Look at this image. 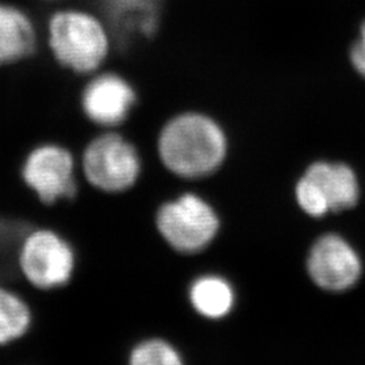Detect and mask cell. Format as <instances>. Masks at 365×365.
I'll return each mask as SVG.
<instances>
[{
  "mask_svg": "<svg viewBox=\"0 0 365 365\" xmlns=\"http://www.w3.org/2000/svg\"><path fill=\"white\" fill-rule=\"evenodd\" d=\"M235 289L221 276L196 279L190 288V302L197 313L209 319H221L233 310Z\"/></svg>",
  "mask_w": 365,
  "mask_h": 365,
  "instance_id": "cell-12",
  "label": "cell"
},
{
  "mask_svg": "<svg viewBox=\"0 0 365 365\" xmlns=\"http://www.w3.org/2000/svg\"><path fill=\"white\" fill-rule=\"evenodd\" d=\"M22 178L46 205L58 199H72L78 194L75 160L69 150L58 145L36 148L24 164Z\"/></svg>",
  "mask_w": 365,
  "mask_h": 365,
  "instance_id": "cell-6",
  "label": "cell"
},
{
  "mask_svg": "<svg viewBox=\"0 0 365 365\" xmlns=\"http://www.w3.org/2000/svg\"><path fill=\"white\" fill-rule=\"evenodd\" d=\"M83 170L95 188L105 192H123L138 180L141 158L125 137L107 133L86 148Z\"/></svg>",
  "mask_w": 365,
  "mask_h": 365,
  "instance_id": "cell-4",
  "label": "cell"
},
{
  "mask_svg": "<svg viewBox=\"0 0 365 365\" xmlns=\"http://www.w3.org/2000/svg\"><path fill=\"white\" fill-rule=\"evenodd\" d=\"M156 223L160 235L170 247L187 255L207 248L221 225L215 210L194 194H184L163 205Z\"/></svg>",
  "mask_w": 365,
  "mask_h": 365,
  "instance_id": "cell-3",
  "label": "cell"
},
{
  "mask_svg": "<svg viewBox=\"0 0 365 365\" xmlns=\"http://www.w3.org/2000/svg\"><path fill=\"white\" fill-rule=\"evenodd\" d=\"M351 60L354 69L365 78V21L360 29V37L353 45Z\"/></svg>",
  "mask_w": 365,
  "mask_h": 365,
  "instance_id": "cell-17",
  "label": "cell"
},
{
  "mask_svg": "<svg viewBox=\"0 0 365 365\" xmlns=\"http://www.w3.org/2000/svg\"><path fill=\"white\" fill-rule=\"evenodd\" d=\"M133 365H180L182 356L163 339H148L137 345L130 353Z\"/></svg>",
  "mask_w": 365,
  "mask_h": 365,
  "instance_id": "cell-15",
  "label": "cell"
},
{
  "mask_svg": "<svg viewBox=\"0 0 365 365\" xmlns=\"http://www.w3.org/2000/svg\"><path fill=\"white\" fill-rule=\"evenodd\" d=\"M29 233L25 222L0 220V282L19 271V252Z\"/></svg>",
  "mask_w": 365,
  "mask_h": 365,
  "instance_id": "cell-14",
  "label": "cell"
},
{
  "mask_svg": "<svg viewBox=\"0 0 365 365\" xmlns=\"http://www.w3.org/2000/svg\"><path fill=\"white\" fill-rule=\"evenodd\" d=\"M36 30L22 10L0 3V66L16 63L36 52Z\"/></svg>",
  "mask_w": 365,
  "mask_h": 365,
  "instance_id": "cell-11",
  "label": "cell"
},
{
  "mask_svg": "<svg viewBox=\"0 0 365 365\" xmlns=\"http://www.w3.org/2000/svg\"><path fill=\"white\" fill-rule=\"evenodd\" d=\"M137 96L130 84L114 73L93 78L81 98L83 111L93 123L114 128L129 117Z\"/></svg>",
  "mask_w": 365,
  "mask_h": 365,
  "instance_id": "cell-8",
  "label": "cell"
},
{
  "mask_svg": "<svg viewBox=\"0 0 365 365\" xmlns=\"http://www.w3.org/2000/svg\"><path fill=\"white\" fill-rule=\"evenodd\" d=\"M295 196L300 209L310 217L321 218L331 211L324 192L306 175H303V178L297 182Z\"/></svg>",
  "mask_w": 365,
  "mask_h": 365,
  "instance_id": "cell-16",
  "label": "cell"
},
{
  "mask_svg": "<svg viewBox=\"0 0 365 365\" xmlns=\"http://www.w3.org/2000/svg\"><path fill=\"white\" fill-rule=\"evenodd\" d=\"M307 271L318 287L341 292L357 283L363 265L346 240L339 235H325L310 249Z\"/></svg>",
  "mask_w": 365,
  "mask_h": 365,
  "instance_id": "cell-7",
  "label": "cell"
},
{
  "mask_svg": "<svg viewBox=\"0 0 365 365\" xmlns=\"http://www.w3.org/2000/svg\"><path fill=\"white\" fill-rule=\"evenodd\" d=\"M51 48L63 66L88 73L98 69L108 53L105 26L90 14L61 11L51 21Z\"/></svg>",
  "mask_w": 365,
  "mask_h": 365,
  "instance_id": "cell-2",
  "label": "cell"
},
{
  "mask_svg": "<svg viewBox=\"0 0 365 365\" xmlns=\"http://www.w3.org/2000/svg\"><path fill=\"white\" fill-rule=\"evenodd\" d=\"M161 3L163 0H99L107 24L122 48L156 33Z\"/></svg>",
  "mask_w": 365,
  "mask_h": 365,
  "instance_id": "cell-9",
  "label": "cell"
},
{
  "mask_svg": "<svg viewBox=\"0 0 365 365\" xmlns=\"http://www.w3.org/2000/svg\"><path fill=\"white\" fill-rule=\"evenodd\" d=\"M31 314L26 303L0 287V345L21 339L30 327Z\"/></svg>",
  "mask_w": 365,
  "mask_h": 365,
  "instance_id": "cell-13",
  "label": "cell"
},
{
  "mask_svg": "<svg viewBox=\"0 0 365 365\" xmlns=\"http://www.w3.org/2000/svg\"><path fill=\"white\" fill-rule=\"evenodd\" d=\"M75 269V255L63 237L51 230H30L19 252V272L39 289L63 287Z\"/></svg>",
  "mask_w": 365,
  "mask_h": 365,
  "instance_id": "cell-5",
  "label": "cell"
},
{
  "mask_svg": "<svg viewBox=\"0 0 365 365\" xmlns=\"http://www.w3.org/2000/svg\"><path fill=\"white\" fill-rule=\"evenodd\" d=\"M304 175L324 192L331 211L352 209L357 203L360 188L352 168L339 163L317 161Z\"/></svg>",
  "mask_w": 365,
  "mask_h": 365,
  "instance_id": "cell-10",
  "label": "cell"
},
{
  "mask_svg": "<svg viewBox=\"0 0 365 365\" xmlns=\"http://www.w3.org/2000/svg\"><path fill=\"white\" fill-rule=\"evenodd\" d=\"M227 140L221 126L199 113L172 118L158 137V155L167 170L184 179L210 176L222 165Z\"/></svg>",
  "mask_w": 365,
  "mask_h": 365,
  "instance_id": "cell-1",
  "label": "cell"
}]
</instances>
